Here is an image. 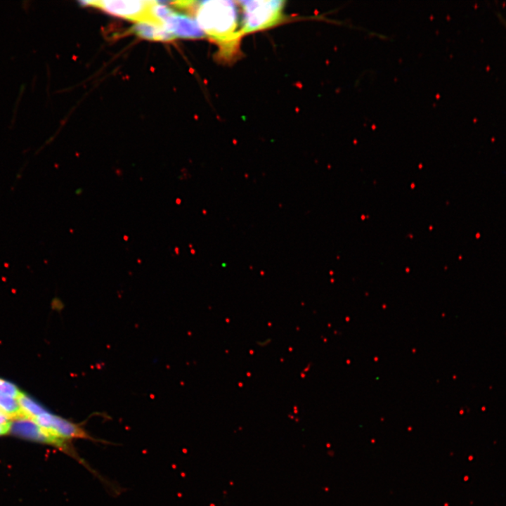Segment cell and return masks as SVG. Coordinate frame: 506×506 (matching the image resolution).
Returning a JSON list of instances; mask_svg holds the SVG:
<instances>
[{
  "label": "cell",
  "mask_w": 506,
  "mask_h": 506,
  "mask_svg": "<svg viewBox=\"0 0 506 506\" xmlns=\"http://www.w3.org/2000/svg\"><path fill=\"white\" fill-rule=\"evenodd\" d=\"M131 30L145 39L169 41L175 39L163 27L148 22H136Z\"/></svg>",
  "instance_id": "cell-6"
},
{
  "label": "cell",
  "mask_w": 506,
  "mask_h": 506,
  "mask_svg": "<svg viewBox=\"0 0 506 506\" xmlns=\"http://www.w3.org/2000/svg\"><path fill=\"white\" fill-rule=\"evenodd\" d=\"M155 1H85L84 5L100 8L129 20L155 23L151 8ZM157 25V24H155Z\"/></svg>",
  "instance_id": "cell-3"
},
{
  "label": "cell",
  "mask_w": 506,
  "mask_h": 506,
  "mask_svg": "<svg viewBox=\"0 0 506 506\" xmlns=\"http://www.w3.org/2000/svg\"><path fill=\"white\" fill-rule=\"evenodd\" d=\"M10 425L11 423L9 424L0 426V436L4 435L10 432Z\"/></svg>",
  "instance_id": "cell-11"
},
{
  "label": "cell",
  "mask_w": 506,
  "mask_h": 506,
  "mask_svg": "<svg viewBox=\"0 0 506 506\" xmlns=\"http://www.w3.org/2000/svg\"><path fill=\"white\" fill-rule=\"evenodd\" d=\"M10 432L15 436L30 441L53 445L63 450H69L68 441L53 436L28 417L12 420Z\"/></svg>",
  "instance_id": "cell-4"
},
{
  "label": "cell",
  "mask_w": 506,
  "mask_h": 506,
  "mask_svg": "<svg viewBox=\"0 0 506 506\" xmlns=\"http://www.w3.org/2000/svg\"><path fill=\"white\" fill-rule=\"evenodd\" d=\"M21 392L14 384L0 378V393L17 398Z\"/></svg>",
  "instance_id": "cell-9"
},
{
  "label": "cell",
  "mask_w": 506,
  "mask_h": 506,
  "mask_svg": "<svg viewBox=\"0 0 506 506\" xmlns=\"http://www.w3.org/2000/svg\"><path fill=\"white\" fill-rule=\"evenodd\" d=\"M237 2L229 0H208L193 2L191 14L205 34L219 46L220 55H235L242 35L238 27Z\"/></svg>",
  "instance_id": "cell-1"
},
{
  "label": "cell",
  "mask_w": 506,
  "mask_h": 506,
  "mask_svg": "<svg viewBox=\"0 0 506 506\" xmlns=\"http://www.w3.org/2000/svg\"><path fill=\"white\" fill-rule=\"evenodd\" d=\"M0 411L11 420L25 417L17 398L0 393Z\"/></svg>",
  "instance_id": "cell-8"
},
{
  "label": "cell",
  "mask_w": 506,
  "mask_h": 506,
  "mask_svg": "<svg viewBox=\"0 0 506 506\" xmlns=\"http://www.w3.org/2000/svg\"><path fill=\"white\" fill-rule=\"evenodd\" d=\"M242 9L241 33L266 29L281 21L285 1L281 0L238 1Z\"/></svg>",
  "instance_id": "cell-2"
},
{
  "label": "cell",
  "mask_w": 506,
  "mask_h": 506,
  "mask_svg": "<svg viewBox=\"0 0 506 506\" xmlns=\"http://www.w3.org/2000/svg\"><path fill=\"white\" fill-rule=\"evenodd\" d=\"M162 27L175 39H199L205 35L195 19L174 11L164 20Z\"/></svg>",
  "instance_id": "cell-5"
},
{
  "label": "cell",
  "mask_w": 506,
  "mask_h": 506,
  "mask_svg": "<svg viewBox=\"0 0 506 506\" xmlns=\"http://www.w3.org/2000/svg\"><path fill=\"white\" fill-rule=\"evenodd\" d=\"M17 400L25 417L34 420L47 411L34 400L22 392L17 398Z\"/></svg>",
  "instance_id": "cell-7"
},
{
  "label": "cell",
  "mask_w": 506,
  "mask_h": 506,
  "mask_svg": "<svg viewBox=\"0 0 506 506\" xmlns=\"http://www.w3.org/2000/svg\"><path fill=\"white\" fill-rule=\"evenodd\" d=\"M11 420L10 417L0 411V426L9 424Z\"/></svg>",
  "instance_id": "cell-10"
}]
</instances>
